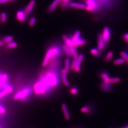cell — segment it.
Segmentation results:
<instances>
[{
    "label": "cell",
    "instance_id": "6da1fadb",
    "mask_svg": "<svg viewBox=\"0 0 128 128\" xmlns=\"http://www.w3.org/2000/svg\"><path fill=\"white\" fill-rule=\"evenodd\" d=\"M39 80L42 82L49 91L58 86L59 80L57 74L53 70L48 71L40 77Z\"/></svg>",
    "mask_w": 128,
    "mask_h": 128
},
{
    "label": "cell",
    "instance_id": "7a4b0ae2",
    "mask_svg": "<svg viewBox=\"0 0 128 128\" xmlns=\"http://www.w3.org/2000/svg\"><path fill=\"white\" fill-rule=\"evenodd\" d=\"M31 92V89L30 87L25 86L21 89L18 90L13 96V100L22 102L26 101L30 97Z\"/></svg>",
    "mask_w": 128,
    "mask_h": 128
},
{
    "label": "cell",
    "instance_id": "3957f363",
    "mask_svg": "<svg viewBox=\"0 0 128 128\" xmlns=\"http://www.w3.org/2000/svg\"><path fill=\"white\" fill-rule=\"evenodd\" d=\"M61 50L58 47L54 46L49 49L46 52L42 62V67H45L47 66L49 64L51 58L55 56H59Z\"/></svg>",
    "mask_w": 128,
    "mask_h": 128
},
{
    "label": "cell",
    "instance_id": "277c9868",
    "mask_svg": "<svg viewBox=\"0 0 128 128\" xmlns=\"http://www.w3.org/2000/svg\"><path fill=\"white\" fill-rule=\"evenodd\" d=\"M101 34L103 39L107 43L110 40L111 36V31L110 28L108 27H105Z\"/></svg>",
    "mask_w": 128,
    "mask_h": 128
},
{
    "label": "cell",
    "instance_id": "5b68a950",
    "mask_svg": "<svg viewBox=\"0 0 128 128\" xmlns=\"http://www.w3.org/2000/svg\"><path fill=\"white\" fill-rule=\"evenodd\" d=\"M107 43L105 41L103 38L102 34H99L98 36V41H97V48L100 51H102L105 49L106 47Z\"/></svg>",
    "mask_w": 128,
    "mask_h": 128
},
{
    "label": "cell",
    "instance_id": "8992f818",
    "mask_svg": "<svg viewBox=\"0 0 128 128\" xmlns=\"http://www.w3.org/2000/svg\"><path fill=\"white\" fill-rule=\"evenodd\" d=\"M13 91V88L10 86L2 90L0 92V100L4 98V97H5L8 94L12 93Z\"/></svg>",
    "mask_w": 128,
    "mask_h": 128
},
{
    "label": "cell",
    "instance_id": "52a82bcc",
    "mask_svg": "<svg viewBox=\"0 0 128 128\" xmlns=\"http://www.w3.org/2000/svg\"><path fill=\"white\" fill-rule=\"evenodd\" d=\"M100 88L104 92H110L113 89V86L111 82H102L100 86Z\"/></svg>",
    "mask_w": 128,
    "mask_h": 128
},
{
    "label": "cell",
    "instance_id": "ba28073f",
    "mask_svg": "<svg viewBox=\"0 0 128 128\" xmlns=\"http://www.w3.org/2000/svg\"><path fill=\"white\" fill-rule=\"evenodd\" d=\"M87 4L85 9L87 11L93 12L97 8V4L94 0H87Z\"/></svg>",
    "mask_w": 128,
    "mask_h": 128
},
{
    "label": "cell",
    "instance_id": "9c48e42d",
    "mask_svg": "<svg viewBox=\"0 0 128 128\" xmlns=\"http://www.w3.org/2000/svg\"><path fill=\"white\" fill-rule=\"evenodd\" d=\"M84 58V56L83 54H81L79 55L74 70L75 72H79L81 71V68L80 66H81L82 62Z\"/></svg>",
    "mask_w": 128,
    "mask_h": 128
},
{
    "label": "cell",
    "instance_id": "30bf717a",
    "mask_svg": "<svg viewBox=\"0 0 128 128\" xmlns=\"http://www.w3.org/2000/svg\"><path fill=\"white\" fill-rule=\"evenodd\" d=\"M60 73L61 80L63 85L66 87L69 86L70 84L67 76V74H68L66 72V71L65 70L64 68L61 70Z\"/></svg>",
    "mask_w": 128,
    "mask_h": 128
},
{
    "label": "cell",
    "instance_id": "8fae6325",
    "mask_svg": "<svg viewBox=\"0 0 128 128\" xmlns=\"http://www.w3.org/2000/svg\"><path fill=\"white\" fill-rule=\"evenodd\" d=\"M35 0H31L30 2L24 11L26 15L29 14H30V12H31L33 10L34 6H35Z\"/></svg>",
    "mask_w": 128,
    "mask_h": 128
},
{
    "label": "cell",
    "instance_id": "7c38bea8",
    "mask_svg": "<svg viewBox=\"0 0 128 128\" xmlns=\"http://www.w3.org/2000/svg\"><path fill=\"white\" fill-rule=\"evenodd\" d=\"M61 108H62V111L63 112V114H64V116L65 119L67 120H70V113H69V111L68 110V108L66 104H62L61 105Z\"/></svg>",
    "mask_w": 128,
    "mask_h": 128
},
{
    "label": "cell",
    "instance_id": "4fadbf2b",
    "mask_svg": "<svg viewBox=\"0 0 128 128\" xmlns=\"http://www.w3.org/2000/svg\"><path fill=\"white\" fill-rule=\"evenodd\" d=\"M61 0H54L50 5L48 8V11L49 12H53L55 10L57 6L60 2Z\"/></svg>",
    "mask_w": 128,
    "mask_h": 128
},
{
    "label": "cell",
    "instance_id": "5bb4252c",
    "mask_svg": "<svg viewBox=\"0 0 128 128\" xmlns=\"http://www.w3.org/2000/svg\"><path fill=\"white\" fill-rule=\"evenodd\" d=\"M93 108L90 105H85L81 108V112L84 114H90L92 112Z\"/></svg>",
    "mask_w": 128,
    "mask_h": 128
},
{
    "label": "cell",
    "instance_id": "9a60e30c",
    "mask_svg": "<svg viewBox=\"0 0 128 128\" xmlns=\"http://www.w3.org/2000/svg\"><path fill=\"white\" fill-rule=\"evenodd\" d=\"M26 14L24 11H19L16 14V18L20 22H23L26 20Z\"/></svg>",
    "mask_w": 128,
    "mask_h": 128
},
{
    "label": "cell",
    "instance_id": "2e32d148",
    "mask_svg": "<svg viewBox=\"0 0 128 128\" xmlns=\"http://www.w3.org/2000/svg\"><path fill=\"white\" fill-rule=\"evenodd\" d=\"M70 6L72 8L83 10L86 8V6L84 4H80L77 2H71L70 4Z\"/></svg>",
    "mask_w": 128,
    "mask_h": 128
},
{
    "label": "cell",
    "instance_id": "e0dca14e",
    "mask_svg": "<svg viewBox=\"0 0 128 128\" xmlns=\"http://www.w3.org/2000/svg\"><path fill=\"white\" fill-rule=\"evenodd\" d=\"M100 77L102 80L103 82H110V78L109 76V74L106 72H102L100 74Z\"/></svg>",
    "mask_w": 128,
    "mask_h": 128
},
{
    "label": "cell",
    "instance_id": "ac0fdd59",
    "mask_svg": "<svg viewBox=\"0 0 128 128\" xmlns=\"http://www.w3.org/2000/svg\"><path fill=\"white\" fill-rule=\"evenodd\" d=\"M62 39L65 44H66L70 48L74 47V43L71 38H68L67 35H64L62 36Z\"/></svg>",
    "mask_w": 128,
    "mask_h": 128
},
{
    "label": "cell",
    "instance_id": "d6986e66",
    "mask_svg": "<svg viewBox=\"0 0 128 128\" xmlns=\"http://www.w3.org/2000/svg\"><path fill=\"white\" fill-rule=\"evenodd\" d=\"M62 50H63L65 54L67 56H68V57L73 56V55L72 54L71 48L67 46L66 44H65L63 45V46H62Z\"/></svg>",
    "mask_w": 128,
    "mask_h": 128
},
{
    "label": "cell",
    "instance_id": "ffe728a7",
    "mask_svg": "<svg viewBox=\"0 0 128 128\" xmlns=\"http://www.w3.org/2000/svg\"><path fill=\"white\" fill-rule=\"evenodd\" d=\"M86 43H87V41L85 40L80 38L78 40H77L76 42L74 43V47L76 48V47L84 46L85 44H86Z\"/></svg>",
    "mask_w": 128,
    "mask_h": 128
},
{
    "label": "cell",
    "instance_id": "44dd1931",
    "mask_svg": "<svg viewBox=\"0 0 128 128\" xmlns=\"http://www.w3.org/2000/svg\"><path fill=\"white\" fill-rule=\"evenodd\" d=\"M70 66H71V63H70V60L68 58H66L65 61V67L64 69L67 74H68L70 71Z\"/></svg>",
    "mask_w": 128,
    "mask_h": 128
},
{
    "label": "cell",
    "instance_id": "7402d4cb",
    "mask_svg": "<svg viewBox=\"0 0 128 128\" xmlns=\"http://www.w3.org/2000/svg\"><path fill=\"white\" fill-rule=\"evenodd\" d=\"M73 60L72 61L71 63V66H70V69L72 70H74V68H75V65L76 64L77 62V58L78 57V55L77 54H76L74 55L73 56Z\"/></svg>",
    "mask_w": 128,
    "mask_h": 128
},
{
    "label": "cell",
    "instance_id": "603a6c76",
    "mask_svg": "<svg viewBox=\"0 0 128 128\" xmlns=\"http://www.w3.org/2000/svg\"><path fill=\"white\" fill-rule=\"evenodd\" d=\"M80 36H81V32L80 31H77L74 35H73V37L71 39L73 41V43H75L76 42L77 40H78L79 39H80Z\"/></svg>",
    "mask_w": 128,
    "mask_h": 128
},
{
    "label": "cell",
    "instance_id": "cb8c5ba5",
    "mask_svg": "<svg viewBox=\"0 0 128 128\" xmlns=\"http://www.w3.org/2000/svg\"><path fill=\"white\" fill-rule=\"evenodd\" d=\"M98 48H93L90 50V52L92 55L96 57H99L100 56V52Z\"/></svg>",
    "mask_w": 128,
    "mask_h": 128
},
{
    "label": "cell",
    "instance_id": "d4e9b609",
    "mask_svg": "<svg viewBox=\"0 0 128 128\" xmlns=\"http://www.w3.org/2000/svg\"><path fill=\"white\" fill-rule=\"evenodd\" d=\"M69 92L72 96H76L78 93V88L76 86L72 87L69 90Z\"/></svg>",
    "mask_w": 128,
    "mask_h": 128
},
{
    "label": "cell",
    "instance_id": "484cf974",
    "mask_svg": "<svg viewBox=\"0 0 128 128\" xmlns=\"http://www.w3.org/2000/svg\"><path fill=\"white\" fill-rule=\"evenodd\" d=\"M113 55H114V54L112 52H108L107 54L105 56V58H104L105 62H110L112 58Z\"/></svg>",
    "mask_w": 128,
    "mask_h": 128
},
{
    "label": "cell",
    "instance_id": "4316f807",
    "mask_svg": "<svg viewBox=\"0 0 128 128\" xmlns=\"http://www.w3.org/2000/svg\"><path fill=\"white\" fill-rule=\"evenodd\" d=\"M125 62V60L123 58H118L114 60L113 63L115 65H119L124 63Z\"/></svg>",
    "mask_w": 128,
    "mask_h": 128
},
{
    "label": "cell",
    "instance_id": "83f0119b",
    "mask_svg": "<svg viewBox=\"0 0 128 128\" xmlns=\"http://www.w3.org/2000/svg\"><path fill=\"white\" fill-rule=\"evenodd\" d=\"M13 38L12 36H8L4 38L3 42L5 43L9 44L13 42Z\"/></svg>",
    "mask_w": 128,
    "mask_h": 128
},
{
    "label": "cell",
    "instance_id": "f1b7e54d",
    "mask_svg": "<svg viewBox=\"0 0 128 128\" xmlns=\"http://www.w3.org/2000/svg\"><path fill=\"white\" fill-rule=\"evenodd\" d=\"M70 2H64L62 1H60L59 3L61 7L63 9L67 8L69 6H70Z\"/></svg>",
    "mask_w": 128,
    "mask_h": 128
},
{
    "label": "cell",
    "instance_id": "f546056e",
    "mask_svg": "<svg viewBox=\"0 0 128 128\" xmlns=\"http://www.w3.org/2000/svg\"><path fill=\"white\" fill-rule=\"evenodd\" d=\"M120 81V78L118 77L110 78V82L112 84H117Z\"/></svg>",
    "mask_w": 128,
    "mask_h": 128
},
{
    "label": "cell",
    "instance_id": "4dcf8cb0",
    "mask_svg": "<svg viewBox=\"0 0 128 128\" xmlns=\"http://www.w3.org/2000/svg\"><path fill=\"white\" fill-rule=\"evenodd\" d=\"M17 46H18V44L15 42H13L9 43L7 45L8 47L11 49L16 48L17 47Z\"/></svg>",
    "mask_w": 128,
    "mask_h": 128
},
{
    "label": "cell",
    "instance_id": "1f68e13d",
    "mask_svg": "<svg viewBox=\"0 0 128 128\" xmlns=\"http://www.w3.org/2000/svg\"><path fill=\"white\" fill-rule=\"evenodd\" d=\"M1 22L3 23H5L7 20V16L5 12H2L1 14Z\"/></svg>",
    "mask_w": 128,
    "mask_h": 128
},
{
    "label": "cell",
    "instance_id": "d6a6232c",
    "mask_svg": "<svg viewBox=\"0 0 128 128\" xmlns=\"http://www.w3.org/2000/svg\"><path fill=\"white\" fill-rule=\"evenodd\" d=\"M120 55H121V56L123 59H124L125 61H127L128 60V54L126 53L125 52H121L120 53Z\"/></svg>",
    "mask_w": 128,
    "mask_h": 128
},
{
    "label": "cell",
    "instance_id": "836d02e7",
    "mask_svg": "<svg viewBox=\"0 0 128 128\" xmlns=\"http://www.w3.org/2000/svg\"><path fill=\"white\" fill-rule=\"evenodd\" d=\"M6 113V110L2 104H0V116L4 115Z\"/></svg>",
    "mask_w": 128,
    "mask_h": 128
},
{
    "label": "cell",
    "instance_id": "e575fe53",
    "mask_svg": "<svg viewBox=\"0 0 128 128\" xmlns=\"http://www.w3.org/2000/svg\"><path fill=\"white\" fill-rule=\"evenodd\" d=\"M35 22H36V18L34 17L32 18L29 21V26L30 27H33V26H34V24H35Z\"/></svg>",
    "mask_w": 128,
    "mask_h": 128
},
{
    "label": "cell",
    "instance_id": "d590c367",
    "mask_svg": "<svg viewBox=\"0 0 128 128\" xmlns=\"http://www.w3.org/2000/svg\"><path fill=\"white\" fill-rule=\"evenodd\" d=\"M123 38L124 40L126 42H128V33H126L125 34H123Z\"/></svg>",
    "mask_w": 128,
    "mask_h": 128
},
{
    "label": "cell",
    "instance_id": "8d00e7d4",
    "mask_svg": "<svg viewBox=\"0 0 128 128\" xmlns=\"http://www.w3.org/2000/svg\"><path fill=\"white\" fill-rule=\"evenodd\" d=\"M7 2H8V0H0V4H6Z\"/></svg>",
    "mask_w": 128,
    "mask_h": 128
},
{
    "label": "cell",
    "instance_id": "74e56055",
    "mask_svg": "<svg viewBox=\"0 0 128 128\" xmlns=\"http://www.w3.org/2000/svg\"><path fill=\"white\" fill-rule=\"evenodd\" d=\"M70 0H61V1L64 2H70Z\"/></svg>",
    "mask_w": 128,
    "mask_h": 128
},
{
    "label": "cell",
    "instance_id": "f35d334b",
    "mask_svg": "<svg viewBox=\"0 0 128 128\" xmlns=\"http://www.w3.org/2000/svg\"><path fill=\"white\" fill-rule=\"evenodd\" d=\"M4 45V42L0 40V46H2Z\"/></svg>",
    "mask_w": 128,
    "mask_h": 128
},
{
    "label": "cell",
    "instance_id": "ab89813d",
    "mask_svg": "<svg viewBox=\"0 0 128 128\" xmlns=\"http://www.w3.org/2000/svg\"><path fill=\"white\" fill-rule=\"evenodd\" d=\"M15 0H8V1H10V2H11V1H15Z\"/></svg>",
    "mask_w": 128,
    "mask_h": 128
},
{
    "label": "cell",
    "instance_id": "60d3db41",
    "mask_svg": "<svg viewBox=\"0 0 128 128\" xmlns=\"http://www.w3.org/2000/svg\"><path fill=\"white\" fill-rule=\"evenodd\" d=\"M125 128H128V124L126 126H125Z\"/></svg>",
    "mask_w": 128,
    "mask_h": 128
},
{
    "label": "cell",
    "instance_id": "b9f144b4",
    "mask_svg": "<svg viewBox=\"0 0 128 128\" xmlns=\"http://www.w3.org/2000/svg\"><path fill=\"white\" fill-rule=\"evenodd\" d=\"M1 16H0V25H1Z\"/></svg>",
    "mask_w": 128,
    "mask_h": 128
},
{
    "label": "cell",
    "instance_id": "7bdbcfd3",
    "mask_svg": "<svg viewBox=\"0 0 128 128\" xmlns=\"http://www.w3.org/2000/svg\"><path fill=\"white\" fill-rule=\"evenodd\" d=\"M125 128V126H122V127H119V128Z\"/></svg>",
    "mask_w": 128,
    "mask_h": 128
},
{
    "label": "cell",
    "instance_id": "ee69618b",
    "mask_svg": "<svg viewBox=\"0 0 128 128\" xmlns=\"http://www.w3.org/2000/svg\"><path fill=\"white\" fill-rule=\"evenodd\" d=\"M0 128H3V127L1 126H0Z\"/></svg>",
    "mask_w": 128,
    "mask_h": 128
},
{
    "label": "cell",
    "instance_id": "f6af8a7d",
    "mask_svg": "<svg viewBox=\"0 0 128 128\" xmlns=\"http://www.w3.org/2000/svg\"><path fill=\"white\" fill-rule=\"evenodd\" d=\"M0 90H1V88H0Z\"/></svg>",
    "mask_w": 128,
    "mask_h": 128
}]
</instances>
